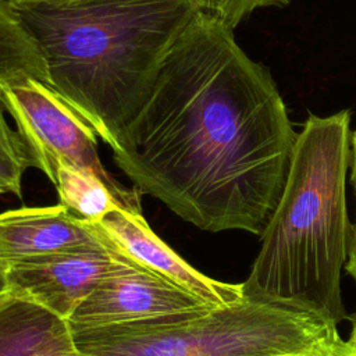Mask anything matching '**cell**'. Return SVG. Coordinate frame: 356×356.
<instances>
[{"instance_id":"8992f818","label":"cell","mask_w":356,"mask_h":356,"mask_svg":"<svg viewBox=\"0 0 356 356\" xmlns=\"http://www.w3.org/2000/svg\"><path fill=\"white\" fill-rule=\"evenodd\" d=\"M111 243V242H110ZM113 268L70 316V328H97L217 309L139 266L111 243Z\"/></svg>"},{"instance_id":"7a4b0ae2","label":"cell","mask_w":356,"mask_h":356,"mask_svg":"<svg viewBox=\"0 0 356 356\" xmlns=\"http://www.w3.org/2000/svg\"><path fill=\"white\" fill-rule=\"evenodd\" d=\"M47 85L115 149L203 0H7Z\"/></svg>"},{"instance_id":"e0dca14e","label":"cell","mask_w":356,"mask_h":356,"mask_svg":"<svg viewBox=\"0 0 356 356\" xmlns=\"http://www.w3.org/2000/svg\"><path fill=\"white\" fill-rule=\"evenodd\" d=\"M6 291V264L0 257V293Z\"/></svg>"},{"instance_id":"d6986e66","label":"cell","mask_w":356,"mask_h":356,"mask_svg":"<svg viewBox=\"0 0 356 356\" xmlns=\"http://www.w3.org/2000/svg\"><path fill=\"white\" fill-rule=\"evenodd\" d=\"M1 293H3V292H1Z\"/></svg>"},{"instance_id":"52a82bcc","label":"cell","mask_w":356,"mask_h":356,"mask_svg":"<svg viewBox=\"0 0 356 356\" xmlns=\"http://www.w3.org/2000/svg\"><path fill=\"white\" fill-rule=\"evenodd\" d=\"M113 266L111 243L104 236L103 243L7 263L6 291L68 320Z\"/></svg>"},{"instance_id":"9a60e30c","label":"cell","mask_w":356,"mask_h":356,"mask_svg":"<svg viewBox=\"0 0 356 356\" xmlns=\"http://www.w3.org/2000/svg\"><path fill=\"white\" fill-rule=\"evenodd\" d=\"M291 356H356L348 341H343L339 335L335 338L302 353L291 355Z\"/></svg>"},{"instance_id":"5bb4252c","label":"cell","mask_w":356,"mask_h":356,"mask_svg":"<svg viewBox=\"0 0 356 356\" xmlns=\"http://www.w3.org/2000/svg\"><path fill=\"white\" fill-rule=\"evenodd\" d=\"M291 0H203V11L234 31V28L254 10L271 6H285Z\"/></svg>"},{"instance_id":"4fadbf2b","label":"cell","mask_w":356,"mask_h":356,"mask_svg":"<svg viewBox=\"0 0 356 356\" xmlns=\"http://www.w3.org/2000/svg\"><path fill=\"white\" fill-rule=\"evenodd\" d=\"M31 167H35V159L18 129L8 124L0 99V195L13 193L21 199L22 177Z\"/></svg>"},{"instance_id":"ba28073f","label":"cell","mask_w":356,"mask_h":356,"mask_svg":"<svg viewBox=\"0 0 356 356\" xmlns=\"http://www.w3.org/2000/svg\"><path fill=\"white\" fill-rule=\"evenodd\" d=\"M92 224L127 257L213 307L243 298L242 284L221 282L197 271L152 231L142 214L115 207Z\"/></svg>"},{"instance_id":"2e32d148","label":"cell","mask_w":356,"mask_h":356,"mask_svg":"<svg viewBox=\"0 0 356 356\" xmlns=\"http://www.w3.org/2000/svg\"><path fill=\"white\" fill-rule=\"evenodd\" d=\"M350 149H352V157H350V184L353 186L355 196H356V131L352 134V138H350ZM345 267H346L348 274L352 275L353 280H356V222L353 224L352 243H350L349 256H348V261H346Z\"/></svg>"},{"instance_id":"6da1fadb","label":"cell","mask_w":356,"mask_h":356,"mask_svg":"<svg viewBox=\"0 0 356 356\" xmlns=\"http://www.w3.org/2000/svg\"><path fill=\"white\" fill-rule=\"evenodd\" d=\"M298 132L270 72L200 11L164 57L113 149L142 193L200 229L261 235Z\"/></svg>"},{"instance_id":"8fae6325","label":"cell","mask_w":356,"mask_h":356,"mask_svg":"<svg viewBox=\"0 0 356 356\" xmlns=\"http://www.w3.org/2000/svg\"><path fill=\"white\" fill-rule=\"evenodd\" d=\"M32 76L47 85L43 60L7 0H0V82Z\"/></svg>"},{"instance_id":"277c9868","label":"cell","mask_w":356,"mask_h":356,"mask_svg":"<svg viewBox=\"0 0 356 356\" xmlns=\"http://www.w3.org/2000/svg\"><path fill=\"white\" fill-rule=\"evenodd\" d=\"M71 331L83 356H291L338 335L314 313L245 293L211 310Z\"/></svg>"},{"instance_id":"9c48e42d","label":"cell","mask_w":356,"mask_h":356,"mask_svg":"<svg viewBox=\"0 0 356 356\" xmlns=\"http://www.w3.org/2000/svg\"><path fill=\"white\" fill-rule=\"evenodd\" d=\"M103 242L104 236L92 222L61 203L0 213V257L6 266L29 256Z\"/></svg>"},{"instance_id":"5b68a950","label":"cell","mask_w":356,"mask_h":356,"mask_svg":"<svg viewBox=\"0 0 356 356\" xmlns=\"http://www.w3.org/2000/svg\"><path fill=\"white\" fill-rule=\"evenodd\" d=\"M0 99L13 117L39 168L54 182L58 167H70L100 179L121 209L142 214L138 188H127L102 164L92 127L49 85L24 76L0 82Z\"/></svg>"},{"instance_id":"30bf717a","label":"cell","mask_w":356,"mask_h":356,"mask_svg":"<svg viewBox=\"0 0 356 356\" xmlns=\"http://www.w3.org/2000/svg\"><path fill=\"white\" fill-rule=\"evenodd\" d=\"M0 356H83L68 321L7 291L0 293Z\"/></svg>"},{"instance_id":"ac0fdd59","label":"cell","mask_w":356,"mask_h":356,"mask_svg":"<svg viewBox=\"0 0 356 356\" xmlns=\"http://www.w3.org/2000/svg\"><path fill=\"white\" fill-rule=\"evenodd\" d=\"M348 342L350 343V346H352V349L355 350V353H356V318H355V321H353V327H352V332H350V337H349V339H348Z\"/></svg>"},{"instance_id":"7c38bea8","label":"cell","mask_w":356,"mask_h":356,"mask_svg":"<svg viewBox=\"0 0 356 356\" xmlns=\"http://www.w3.org/2000/svg\"><path fill=\"white\" fill-rule=\"evenodd\" d=\"M53 185L57 189L60 203L89 222H96L107 211L121 207L100 179L70 167L57 168Z\"/></svg>"},{"instance_id":"3957f363","label":"cell","mask_w":356,"mask_h":356,"mask_svg":"<svg viewBox=\"0 0 356 356\" xmlns=\"http://www.w3.org/2000/svg\"><path fill=\"white\" fill-rule=\"evenodd\" d=\"M350 111L309 115L298 134L288 178L261 238L246 296L314 313L338 325L345 317L341 271L353 235L346 204Z\"/></svg>"}]
</instances>
